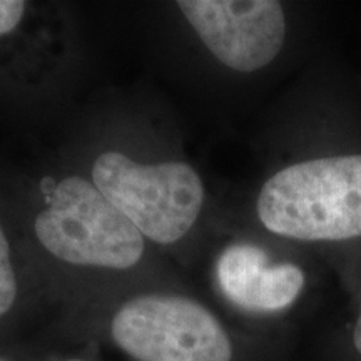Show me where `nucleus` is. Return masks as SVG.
<instances>
[{
	"label": "nucleus",
	"mask_w": 361,
	"mask_h": 361,
	"mask_svg": "<svg viewBox=\"0 0 361 361\" xmlns=\"http://www.w3.org/2000/svg\"><path fill=\"white\" fill-rule=\"evenodd\" d=\"M353 340H355V346H356V350H358V353L361 355V305H360L358 319H356V326H355V333H353Z\"/></svg>",
	"instance_id": "obj_9"
},
{
	"label": "nucleus",
	"mask_w": 361,
	"mask_h": 361,
	"mask_svg": "<svg viewBox=\"0 0 361 361\" xmlns=\"http://www.w3.org/2000/svg\"><path fill=\"white\" fill-rule=\"evenodd\" d=\"M92 183L142 236L159 245L188 234L204 201L202 180L189 164H137L116 151L97 157Z\"/></svg>",
	"instance_id": "obj_3"
},
{
	"label": "nucleus",
	"mask_w": 361,
	"mask_h": 361,
	"mask_svg": "<svg viewBox=\"0 0 361 361\" xmlns=\"http://www.w3.org/2000/svg\"><path fill=\"white\" fill-rule=\"evenodd\" d=\"M218 279L226 298L247 311L286 308L305 286L298 266L269 264L266 252L251 245H234L221 255Z\"/></svg>",
	"instance_id": "obj_6"
},
{
	"label": "nucleus",
	"mask_w": 361,
	"mask_h": 361,
	"mask_svg": "<svg viewBox=\"0 0 361 361\" xmlns=\"http://www.w3.org/2000/svg\"><path fill=\"white\" fill-rule=\"evenodd\" d=\"M178 6L209 52L233 71L263 69L286 37L283 7L274 0H180Z\"/></svg>",
	"instance_id": "obj_5"
},
{
	"label": "nucleus",
	"mask_w": 361,
	"mask_h": 361,
	"mask_svg": "<svg viewBox=\"0 0 361 361\" xmlns=\"http://www.w3.org/2000/svg\"><path fill=\"white\" fill-rule=\"evenodd\" d=\"M258 216L271 233L301 241L361 236V154L288 166L264 183Z\"/></svg>",
	"instance_id": "obj_1"
},
{
	"label": "nucleus",
	"mask_w": 361,
	"mask_h": 361,
	"mask_svg": "<svg viewBox=\"0 0 361 361\" xmlns=\"http://www.w3.org/2000/svg\"><path fill=\"white\" fill-rule=\"evenodd\" d=\"M25 12V2L20 0H0V35L12 32Z\"/></svg>",
	"instance_id": "obj_8"
},
{
	"label": "nucleus",
	"mask_w": 361,
	"mask_h": 361,
	"mask_svg": "<svg viewBox=\"0 0 361 361\" xmlns=\"http://www.w3.org/2000/svg\"><path fill=\"white\" fill-rule=\"evenodd\" d=\"M116 345L137 361H231V341L218 318L197 301L144 295L112 318Z\"/></svg>",
	"instance_id": "obj_4"
},
{
	"label": "nucleus",
	"mask_w": 361,
	"mask_h": 361,
	"mask_svg": "<svg viewBox=\"0 0 361 361\" xmlns=\"http://www.w3.org/2000/svg\"><path fill=\"white\" fill-rule=\"evenodd\" d=\"M72 361H79V360H72Z\"/></svg>",
	"instance_id": "obj_10"
},
{
	"label": "nucleus",
	"mask_w": 361,
	"mask_h": 361,
	"mask_svg": "<svg viewBox=\"0 0 361 361\" xmlns=\"http://www.w3.org/2000/svg\"><path fill=\"white\" fill-rule=\"evenodd\" d=\"M17 296V279L11 261V247L0 228V316L12 308Z\"/></svg>",
	"instance_id": "obj_7"
},
{
	"label": "nucleus",
	"mask_w": 361,
	"mask_h": 361,
	"mask_svg": "<svg viewBox=\"0 0 361 361\" xmlns=\"http://www.w3.org/2000/svg\"><path fill=\"white\" fill-rule=\"evenodd\" d=\"M34 228L40 245L69 264L129 269L144 255L142 234L80 176L57 184Z\"/></svg>",
	"instance_id": "obj_2"
}]
</instances>
